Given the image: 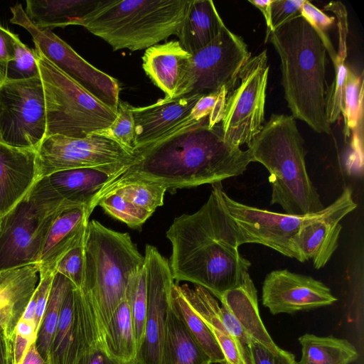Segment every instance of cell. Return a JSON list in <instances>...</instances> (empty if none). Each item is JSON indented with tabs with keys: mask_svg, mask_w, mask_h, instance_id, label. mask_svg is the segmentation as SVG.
<instances>
[{
	"mask_svg": "<svg viewBox=\"0 0 364 364\" xmlns=\"http://www.w3.org/2000/svg\"><path fill=\"white\" fill-rule=\"evenodd\" d=\"M33 340L16 334L14 348L15 364H21L27 348Z\"/></svg>",
	"mask_w": 364,
	"mask_h": 364,
	"instance_id": "obj_49",
	"label": "cell"
},
{
	"mask_svg": "<svg viewBox=\"0 0 364 364\" xmlns=\"http://www.w3.org/2000/svg\"><path fill=\"white\" fill-rule=\"evenodd\" d=\"M75 296L74 287L68 291L58 317L52 351L55 364H66L75 336Z\"/></svg>",
	"mask_w": 364,
	"mask_h": 364,
	"instance_id": "obj_35",
	"label": "cell"
},
{
	"mask_svg": "<svg viewBox=\"0 0 364 364\" xmlns=\"http://www.w3.org/2000/svg\"><path fill=\"white\" fill-rule=\"evenodd\" d=\"M102 348L108 356L119 364H136L138 352L127 299L117 306L107 326Z\"/></svg>",
	"mask_w": 364,
	"mask_h": 364,
	"instance_id": "obj_27",
	"label": "cell"
},
{
	"mask_svg": "<svg viewBox=\"0 0 364 364\" xmlns=\"http://www.w3.org/2000/svg\"><path fill=\"white\" fill-rule=\"evenodd\" d=\"M131 107L128 102L119 100L114 122L106 129L95 133L109 138L134 153V120Z\"/></svg>",
	"mask_w": 364,
	"mask_h": 364,
	"instance_id": "obj_38",
	"label": "cell"
},
{
	"mask_svg": "<svg viewBox=\"0 0 364 364\" xmlns=\"http://www.w3.org/2000/svg\"><path fill=\"white\" fill-rule=\"evenodd\" d=\"M91 212L85 206L75 207L63 212L53 223L39 261V272L55 274V268L70 250L84 242Z\"/></svg>",
	"mask_w": 364,
	"mask_h": 364,
	"instance_id": "obj_22",
	"label": "cell"
},
{
	"mask_svg": "<svg viewBox=\"0 0 364 364\" xmlns=\"http://www.w3.org/2000/svg\"><path fill=\"white\" fill-rule=\"evenodd\" d=\"M345 139L350 133L363 127V77L348 68L344 84L343 109Z\"/></svg>",
	"mask_w": 364,
	"mask_h": 364,
	"instance_id": "obj_33",
	"label": "cell"
},
{
	"mask_svg": "<svg viewBox=\"0 0 364 364\" xmlns=\"http://www.w3.org/2000/svg\"><path fill=\"white\" fill-rule=\"evenodd\" d=\"M37 288V287H36ZM37 301V291L36 289L27 304L23 314L21 320L33 323L34 324L35 311ZM35 326V325H34Z\"/></svg>",
	"mask_w": 364,
	"mask_h": 364,
	"instance_id": "obj_51",
	"label": "cell"
},
{
	"mask_svg": "<svg viewBox=\"0 0 364 364\" xmlns=\"http://www.w3.org/2000/svg\"><path fill=\"white\" fill-rule=\"evenodd\" d=\"M144 264L128 232L89 221L84 241V270L80 289L74 288L76 345L80 353L90 347L103 350L107 326L126 299L132 274Z\"/></svg>",
	"mask_w": 364,
	"mask_h": 364,
	"instance_id": "obj_3",
	"label": "cell"
},
{
	"mask_svg": "<svg viewBox=\"0 0 364 364\" xmlns=\"http://www.w3.org/2000/svg\"><path fill=\"white\" fill-rule=\"evenodd\" d=\"M166 191V188L159 185L134 182L112 192L119 193L138 208L152 215L157 208L163 205Z\"/></svg>",
	"mask_w": 364,
	"mask_h": 364,
	"instance_id": "obj_39",
	"label": "cell"
},
{
	"mask_svg": "<svg viewBox=\"0 0 364 364\" xmlns=\"http://www.w3.org/2000/svg\"><path fill=\"white\" fill-rule=\"evenodd\" d=\"M249 2L257 8L264 16L267 26L265 37L267 38L269 34L274 31L271 16V4L272 0H250Z\"/></svg>",
	"mask_w": 364,
	"mask_h": 364,
	"instance_id": "obj_48",
	"label": "cell"
},
{
	"mask_svg": "<svg viewBox=\"0 0 364 364\" xmlns=\"http://www.w3.org/2000/svg\"><path fill=\"white\" fill-rule=\"evenodd\" d=\"M190 58L191 53L178 41H170L146 49L142 68L166 98H173L186 75Z\"/></svg>",
	"mask_w": 364,
	"mask_h": 364,
	"instance_id": "obj_23",
	"label": "cell"
},
{
	"mask_svg": "<svg viewBox=\"0 0 364 364\" xmlns=\"http://www.w3.org/2000/svg\"><path fill=\"white\" fill-rule=\"evenodd\" d=\"M36 332L35 326L33 323L21 319L18 322L16 334L25 338L34 339Z\"/></svg>",
	"mask_w": 364,
	"mask_h": 364,
	"instance_id": "obj_50",
	"label": "cell"
},
{
	"mask_svg": "<svg viewBox=\"0 0 364 364\" xmlns=\"http://www.w3.org/2000/svg\"><path fill=\"white\" fill-rule=\"evenodd\" d=\"M144 264L146 273L147 309L144 338L136 364H160L166 323L175 281L168 261L156 247L146 245Z\"/></svg>",
	"mask_w": 364,
	"mask_h": 364,
	"instance_id": "obj_15",
	"label": "cell"
},
{
	"mask_svg": "<svg viewBox=\"0 0 364 364\" xmlns=\"http://www.w3.org/2000/svg\"><path fill=\"white\" fill-rule=\"evenodd\" d=\"M16 36L0 24V85L6 81L8 63L14 57Z\"/></svg>",
	"mask_w": 364,
	"mask_h": 364,
	"instance_id": "obj_46",
	"label": "cell"
},
{
	"mask_svg": "<svg viewBox=\"0 0 364 364\" xmlns=\"http://www.w3.org/2000/svg\"><path fill=\"white\" fill-rule=\"evenodd\" d=\"M219 300L221 321L230 334L240 342L253 338L272 352L280 350L259 316L257 289L249 272L240 285L225 291Z\"/></svg>",
	"mask_w": 364,
	"mask_h": 364,
	"instance_id": "obj_18",
	"label": "cell"
},
{
	"mask_svg": "<svg viewBox=\"0 0 364 364\" xmlns=\"http://www.w3.org/2000/svg\"><path fill=\"white\" fill-rule=\"evenodd\" d=\"M267 60L266 50L251 57L237 85L227 96L220 124L225 141L232 146H247L264 126Z\"/></svg>",
	"mask_w": 364,
	"mask_h": 364,
	"instance_id": "obj_11",
	"label": "cell"
},
{
	"mask_svg": "<svg viewBox=\"0 0 364 364\" xmlns=\"http://www.w3.org/2000/svg\"><path fill=\"white\" fill-rule=\"evenodd\" d=\"M48 177L63 199L77 206H85L91 212L92 202L112 175L98 168H80L58 171Z\"/></svg>",
	"mask_w": 364,
	"mask_h": 364,
	"instance_id": "obj_26",
	"label": "cell"
},
{
	"mask_svg": "<svg viewBox=\"0 0 364 364\" xmlns=\"http://www.w3.org/2000/svg\"><path fill=\"white\" fill-rule=\"evenodd\" d=\"M356 207L352 190L346 187L334 202L302 226L296 242L301 262L311 259L316 269L327 264L338 245L341 220Z\"/></svg>",
	"mask_w": 364,
	"mask_h": 364,
	"instance_id": "obj_17",
	"label": "cell"
},
{
	"mask_svg": "<svg viewBox=\"0 0 364 364\" xmlns=\"http://www.w3.org/2000/svg\"><path fill=\"white\" fill-rule=\"evenodd\" d=\"M262 299L273 315L309 311L337 301L331 289L321 281L288 269L273 270L266 275Z\"/></svg>",
	"mask_w": 364,
	"mask_h": 364,
	"instance_id": "obj_16",
	"label": "cell"
},
{
	"mask_svg": "<svg viewBox=\"0 0 364 364\" xmlns=\"http://www.w3.org/2000/svg\"><path fill=\"white\" fill-rule=\"evenodd\" d=\"M189 0H100L81 26L113 50H146L178 32Z\"/></svg>",
	"mask_w": 364,
	"mask_h": 364,
	"instance_id": "obj_6",
	"label": "cell"
},
{
	"mask_svg": "<svg viewBox=\"0 0 364 364\" xmlns=\"http://www.w3.org/2000/svg\"><path fill=\"white\" fill-rule=\"evenodd\" d=\"M38 76L40 71L35 49L23 43L16 35L14 57L8 63L6 81L28 80Z\"/></svg>",
	"mask_w": 364,
	"mask_h": 364,
	"instance_id": "obj_40",
	"label": "cell"
},
{
	"mask_svg": "<svg viewBox=\"0 0 364 364\" xmlns=\"http://www.w3.org/2000/svg\"><path fill=\"white\" fill-rule=\"evenodd\" d=\"M74 364H119L108 356L100 348L90 347L75 360Z\"/></svg>",
	"mask_w": 364,
	"mask_h": 364,
	"instance_id": "obj_47",
	"label": "cell"
},
{
	"mask_svg": "<svg viewBox=\"0 0 364 364\" xmlns=\"http://www.w3.org/2000/svg\"><path fill=\"white\" fill-rule=\"evenodd\" d=\"M280 59L284 98L291 115L314 132L329 134L326 117V50L313 28L300 16L270 33Z\"/></svg>",
	"mask_w": 364,
	"mask_h": 364,
	"instance_id": "obj_4",
	"label": "cell"
},
{
	"mask_svg": "<svg viewBox=\"0 0 364 364\" xmlns=\"http://www.w3.org/2000/svg\"><path fill=\"white\" fill-rule=\"evenodd\" d=\"M75 207L80 206L63 199L48 176L38 180L0 219V271L37 264L53 223L63 212Z\"/></svg>",
	"mask_w": 364,
	"mask_h": 364,
	"instance_id": "obj_7",
	"label": "cell"
},
{
	"mask_svg": "<svg viewBox=\"0 0 364 364\" xmlns=\"http://www.w3.org/2000/svg\"><path fill=\"white\" fill-rule=\"evenodd\" d=\"M21 364H45L43 360L41 357L38 350L35 345L32 344L30 346L29 350L26 351V353L23 359Z\"/></svg>",
	"mask_w": 364,
	"mask_h": 364,
	"instance_id": "obj_52",
	"label": "cell"
},
{
	"mask_svg": "<svg viewBox=\"0 0 364 364\" xmlns=\"http://www.w3.org/2000/svg\"><path fill=\"white\" fill-rule=\"evenodd\" d=\"M228 211L238 230L241 245L256 243L301 262L297 237L302 226L316 213L293 215L247 205L223 191Z\"/></svg>",
	"mask_w": 364,
	"mask_h": 364,
	"instance_id": "obj_14",
	"label": "cell"
},
{
	"mask_svg": "<svg viewBox=\"0 0 364 364\" xmlns=\"http://www.w3.org/2000/svg\"><path fill=\"white\" fill-rule=\"evenodd\" d=\"M0 327H1V321H0Z\"/></svg>",
	"mask_w": 364,
	"mask_h": 364,
	"instance_id": "obj_54",
	"label": "cell"
},
{
	"mask_svg": "<svg viewBox=\"0 0 364 364\" xmlns=\"http://www.w3.org/2000/svg\"><path fill=\"white\" fill-rule=\"evenodd\" d=\"M223 191L221 182L212 184L206 202L196 212L174 218L166 233L174 281L200 286L218 299L241 284L251 266L240 254L239 232Z\"/></svg>",
	"mask_w": 364,
	"mask_h": 364,
	"instance_id": "obj_2",
	"label": "cell"
},
{
	"mask_svg": "<svg viewBox=\"0 0 364 364\" xmlns=\"http://www.w3.org/2000/svg\"><path fill=\"white\" fill-rule=\"evenodd\" d=\"M171 306L188 332L212 363L227 364L213 334L203 321L191 309L175 282L171 293Z\"/></svg>",
	"mask_w": 364,
	"mask_h": 364,
	"instance_id": "obj_31",
	"label": "cell"
},
{
	"mask_svg": "<svg viewBox=\"0 0 364 364\" xmlns=\"http://www.w3.org/2000/svg\"><path fill=\"white\" fill-rule=\"evenodd\" d=\"M203 364H213L212 363H210L209 360L205 362Z\"/></svg>",
	"mask_w": 364,
	"mask_h": 364,
	"instance_id": "obj_53",
	"label": "cell"
},
{
	"mask_svg": "<svg viewBox=\"0 0 364 364\" xmlns=\"http://www.w3.org/2000/svg\"><path fill=\"white\" fill-rule=\"evenodd\" d=\"M347 57V43H338L336 57L333 63L334 66V78L328 87L326 97V117L328 123L336 122L343 109L344 84L348 71L346 65Z\"/></svg>",
	"mask_w": 364,
	"mask_h": 364,
	"instance_id": "obj_36",
	"label": "cell"
},
{
	"mask_svg": "<svg viewBox=\"0 0 364 364\" xmlns=\"http://www.w3.org/2000/svg\"><path fill=\"white\" fill-rule=\"evenodd\" d=\"M35 150L0 142V219L7 214L39 180Z\"/></svg>",
	"mask_w": 364,
	"mask_h": 364,
	"instance_id": "obj_20",
	"label": "cell"
},
{
	"mask_svg": "<svg viewBox=\"0 0 364 364\" xmlns=\"http://www.w3.org/2000/svg\"><path fill=\"white\" fill-rule=\"evenodd\" d=\"M250 58L243 38L225 25L211 43L191 54L186 75L175 97L205 95L223 87L230 92Z\"/></svg>",
	"mask_w": 364,
	"mask_h": 364,
	"instance_id": "obj_10",
	"label": "cell"
},
{
	"mask_svg": "<svg viewBox=\"0 0 364 364\" xmlns=\"http://www.w3.org/2000/svg\"><path fill=\"white\" fill-rule=\"evenodd\" d=\"M41 77L0 85V142L36 151L46 134Z\"/></svg>",
	"mask_w": 364,
	"mask_h": 364,
	"instance_id": "obj_12",
	"label": "cell"
},
{
	"mask_svg": "<svg viewBox=\"0 0 364 364\" xmlns=\"http://www.w3.org/2000/svg\"><path fill=\"white\" fill-rule=\"evenodd\" d=\"M208 360L206 355L170 304L160 364H203Z\"/></svg>",
	"mask_w": 364,
	"mask_h": 364,
	"instance_id": "obj_28",
	"label": "cell"
},
{
	"mask_svg": "<svg viewBox=\"0 0 364 364\" xmlns=\"http://www.w3.org/2000/svg\"><path fill=\"white\" fill-rule=\"evenodd\" d=\"M208 119L193 124H178L175 132L136 149L135 161L105 185L91 210L106 194L134 182L174 191L212 185L242 174L252 162L250 151L226 143L221 124L210 128Z\"/></svg>",
	"mask_w": 364,
	"mask_h": 364,
	"instance_id": "obj_1",
	"label": "cell"
},
{
	"mask_svg": "<svg viewBox=\"0 0 364 364\" xmlns=\"http://www.w3.org/2000/svg\"><path fill=\"white\" fill-rule=\"evenodd\" d=\"M36 264L0 271V313L24 311L39 282Z\"/></svg>",
	"mask_w": 364,
	"mask_h": 364,
	"instance_id": "obj_29",
	"label": "cell"
},
{
	"mask_svg": "<svg viewBox=\"0 0 364 364\" xmlns=\"http://www.w3.org/2000/svg\"><path fill=\"white\" fill-rule=\"evenodd\" d=\"M249 346L253 364H297L294 355L282 348L272 352L253 338L250 339Z\"/></svg>",
	"mask_w": 364,
	"mask_h": 364,
	"instance_id": "obj_43",
	"label": "cell"
},
{
	"mask_svg": "<svg viewBox=\"0 0 364 364\" xmlns=\"http://www.w3.org/2000/svg\"><path fill=\"white\" fill-rule=\"evenodd\" d=\"M203 95L193 94L160 99L145 107H133L136 149L163 137L181 123Z\"/></svg>",
	"mask_w": 364,
	"mask_h": 364,
	"instance_id": "obj_19",
	"label": "cell"
},
{
	"mask_svg": "<svg viewBox=\"0 0 364 364\" xmlns=\"http://www.w3.org/2000/svg\"><path fill=\"white\" fill-rule=\"evenodd\" d=\"M83 270L84 242L70 250L62 258L55 268V274H62L70 281L75 289H80Z\"/></svg>",
	"mask_w": 364,
	"mask_h": 364,
	"instance_id": "obj_42",
	"label": "cell"
},
{
	"mask_svg": "<svg viewBox=\"0 0 364 364\" xmlns=\"http://www.w3.org/2000/svg\"><path fill=\"white\" fill-rule=\"evenodd\" d=\"M100 0H28L26 14L38 28L81 26Z\"/></svg>",
	"mask_w": 364,
	"mask_h": 364,
	"instance_id": "obj_25",
	"label": "cell"
},
{
	"mask_svg": "<svg viewBox=\"0 0 364 364\" xmlns=\"http://www.w3.org/2000/svg\"></svg>",
	"mask_w": 364,
	"mask_h": 364,
	"instance_id": "obj_55",
	"label": "cell"
},
{
	"mask_svg": "<svg viewBox=\"0 0 364 364\" xmlns=\"http://www.w3.org/2000/svg\"><path fill=\"white\" fill-rule=\"evenodd\" d=\"M179 289L191 309L203 321L215 338L227 364H253L250 343H241L230 334L220 318V306L203 287L185 284Z\"/></svg>",
	"mask_w": 364,
	"mask_h": 364,
	"instance_id": "obj_21",
	"label": "cell"
},
{
	"mask_svg": "<svg viewBox=\"0 0 364 364\" xmlns=\"http://www.w3.org/2000/svg\"><path fill=\"white\" fill-rule=\"evenodd\" d=\"M97 205L112 218L134 229L141 228L151 215L117 192L105 195L98 201Z\"/></svg>",
	"mask_w": 364,
	"mask_h": 364,
	"instance_id": "obj_37",
	"label": "cell"
},
{
	"mask_svg": "<svg viewBox=\"0 0 364 364\" xmlns=\"http://www.w3.org/2000/svg\"><path fill=\"white\" fill-rule=\"evenodd\" d=\"M73 285L60 274L56 273L51 285L48 304L41 325V331L38 341V348L41 355H50L56 332L60 311L64 298Z\"/></svg>",
	"mask_w": 364,
	"mask_h": 364,
	"instance_id": "obj_32",
	"label": "cell"
},
{
	"mask_svg": "<svg viewBox=\"0 0 364 364\" xmlns=\"http://www.w3.org/2000/svg\"><path fill=\"white\" fill-rule=\"evenodd\" d=\"M299 15L316 31L333 63L336 51L326 32L335 23V17L328 16L310 1L305 0L299 10Z\"/></svg>",
	"mask_w": 364,
	"mask_h": 364,
	"instance_id": "obj_41",
	"label": "cell"
},
{
	"mask_svg": "<svg viewBox=\"0 0 364 364\" xmlns=\"http://www.w3.org/2000/svg\"><path fill=\"white\" fill-rule=\"evenodd\" d=\"M304 2V0H272L271 16L274 31L299 16Z\"/></svg>",
	"mask_w": 364,
	"mask_h": 364,
	"instance_id": "obj_44",
	"label": "cell"
},
{
	"mask_svg": "<svg viewBox=\"0 0 364 364\" xmlns=\"http://www.w3.org/2000/svg\"><path fill=\"white\" fill-rule=\"evenodd\" d=\"M247 149L252 162L262 164L269 173L271 205L278 204L285 213L293 215L323 209L309 176L304 141L292 115L272 114Z\"/></svg>",
	"mask_w": 364,
	"mask_h": 364,
	"instance_id": "obj_5",
	"label": "cell"
},
{
	"mask_svg": "<svg viewBox=\"0 0 364 364\" xmlns=\"http://www.w3.org/2000/svg\"><path fill=\"white\" fill-rule=\"evenodd\" d=\"M36 50L46 112V136L83 138L108 127L117 110L104 104Z\"/></svg>",
	"mask_w": 364,
	"mask_h": 364,
	"instance_id": "obj_8",
	"label": "cell"
},
{
	"mask_svg": "<svg viewBox=\"0 0 364 364\" xmlns=\"http://www.w3.org/2000/svg\"><path fill=\"white\" fill-rule=\"evenodd\" d=\"M36 153L38 178L58 171L80 168L104 170L113 177L136 160L134 153L95 133L83 138L60 134L47 136Z\"/></svg>",
	"mask_w": 364,
	"mask_h": 364,
	"instance_id": "obj_9",
	"label": "cell"
},
{
	"mask_svg": "<svg viewBox=\"0 0 364 364\" xmlns=\"http://www.w3.org/2000/svg\"><path fill=\"white\" fill-rule=\"evenodd\" d=\"M55 274L50 272H39L40 279L36 288L37 301L34 318L36 331L38 330L43 318Z\"/></svg>",
	"mask_w": 364,
	"mask_h": 364,
	"instance_id": "obj_45",
	"label": "cell"
},
{
	"mask_svg": "<svg viewBox=\"0 0 364 364\" xmlns=\"http://www.w3.org/2000/svg\"><path fill=\"white\" fill-rule=\"evenodd\" d=\"M298 341L301 346V357L297 364H350L359 356L347 340L332 336L305 333Z\"/></svg>",
	"mask_w": 364,
	"mask_h": 364,
	"instance_id": "obj_30",
	"label": "cell"
},
{
	"mask_svg": "<svg viewBox=\"0 0 364 364\" xmlns=\"http://www.w3.org/2000/svg\"><path fill=\"white\" fill-rule=\"evenodd\" d=\"M10 9L11 23L31 34L36 50L97 100L117 109L120 85L116 78L91 65L51 30L37 28L21 4H16Z\"/></svg>",
	"mask_w": 364,
	"mask_h": 364,
	"instance_id": "obj_13",
	"label": "cell"
},
{
	"mask_svg": "<svg viewBox=\"0 0 364 364\" xmlns=\"http://www.w3.org/2000/svg\"><path fill=\"white\" fill-rule=\"evenodd\" d=\"M137 352L141 346L147 309V285L145 264L129 279L127 289Z\"/></svg>",
	"mask_w": 364,
	"mask_h": 364,
	"instance_id": "obj_34",
	"label": "cell"
},
{
	"mask_svg": "<svg viewBox=\"0 0 364 364\" xmlns=\"http://www.w3.org/2000/svg\"><path fill=\"white\" fill-rule=\"evenodd\" d=\"M225 26L211 0H189L176 36L181 46L189 53L211 43Z\"/></svg>",
	"mask_w": 364,
	"mask_h": 364,
	"instance_id": "obj_24",
	"label": "cell"
}]
</instances>
